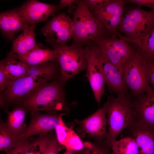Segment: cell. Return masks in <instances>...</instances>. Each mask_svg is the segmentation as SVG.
Listing matches in <instances>:
<instances>
[{"label": "cell", "instance_id": "32", "mask_svg": "<svg viewBox=\"0 0 154 154\" xmlns=\"http://www.w3.org/2000/svg\"><path fill=\"white\" fill-rule=\"evenodd\" d=\"M31 137L22 140L15 147L6 153V154H24L26 147L31 139Z\"/></svg>", "mask_w": 154, "mask_h": 154}, {"label": "cell", "instance_id": "17", "mask_svg": "<svg viewBox=\"0 0 154 154\" xmlns=\"http://www.w3.org/2000/svg\"><path fill=\"white\" fill-rule=\"evenodd\" d=\"M30 25L22 17L19 8L0 13V31L8 40H13L17 33Z\"/></svg>", "mask_w": 154, "mask_h": 154}, {"label": "cell", "instance_id": "5", "mask_svg": "<svg viewBox=\"0 0 154 154\" xmlns=\"http://www.w3.org/2000/svg\"><path fill=\"white\" fill-rule=\"evenodd\" d=\"M48 44L56 53L59 68L60 81L63 84L86 69L87 61L83 46L73 42L70 45L54 42Z\"/></svg>", "mask_w": 154, "mask_h": 154}, {"label": "cell", "instance_id": "21", "mask_svg": "<svg viewBox=\"0 0 154 154\" xmlns=\"http://www.w3.org/2000/svg\"><path fill=\"white\" fill-rule=\"evenodd\" d=\"M27 110L20 106L10 112H7L8 116L6 123L10 131L15 136L21 139L26 132L27 125L24 122Z\"/></svg>", "mask_w": 154, "mask_h": 154}, {"label": "cell", "instance_id": "34", "mask_svg": "<svg viewBox=\"0 0 154 154\" xmlns=\"http://www.w3.org/2000/svg\"><path fill=\"white\" fill-rule=\"evenodd\" d=\"M148 64V74L149 83L152 86H154V62L147 63Z\"/></svg>", "mask_w": 154, "mask_h": 154}, {"label": "cell", "instance_id": "2", "mask_svg": "<svg viewBox=\"0 0 154 154\" xmlns=\"http://www.w3.org/2000/svg\"><path fill=\"white\" fill-rule=\"evenodd\" d=\"M132 98L129 93L118 95L117 97L111 95L104 104L108 128L106 141L110 147L123 130L135 121Z\"/></svg>", "mask_w": 154, "mask_h": 154}, {"label": "cell", "instance_id": "30", "mask_svg": "<svg viewBox=\"0 0 154 154\" xmlns=\"http://www.w3.org/2000/svg\"><path fill=\"white\" fill-rule=\"evenodd\" d=\"M88 9L91 11L98 10L106 7L112 0H84Z\"/></svg>", "mask_w": 154, "mask_h": 154}, {"label": "cell", "instance_id": "39", "mask_svg": "<svg viewBox=\"0 0 154 154\" xmlns=\"http://www.w3.org/2000/svg\"><path fill=\"white\" fill-rule=\"evenodd\" d=\"M4 90L1 88H0V94H1Z\"/></svg>", "mask_w": 154, "mask_h": 154}, {"label": "cell", "instance_id": "3", "mask_svg": "<svg viewBox=\"0 0 154 154\" xmlns=\"http://www.w3.org/2000/svg\"><path fill=\"white\" fill-rule=\"evenodd\" d=\"M75 3L77 5L72 18L73 42L84 46L97 39L113 37L94 17L84 0H76Z\"/></svg>", "mask_w": 154, "mask_h": 154}, {"label": "cell", "instance_id": "29", "mask_svg": "<svg viewBox=\"0 0 154 154\" xmlns=\"http://www.w3.org/2000/svg\"><path fill=\"white\" fill-rule=\"evenodd\" d=\"M76 152V154H111L110 147L106 141L94 143L88 142L84 148Z\"/></svg>", "mask_w": 154, "mask_h": 154}, {"label": "cell", "instance_id": "38", "mask_svg": "<svg viewBox=\"0 0 154 154\" xmlns=\"http://www.w3.org/2000/svg\"><path fill=\"white\" fill-rule=\"evenodd\" d=\"M63 154H76V151L66 149V151Z\"/></svg>", "mask_w": 154, "mask_h": 154}, {"label": "cell", "instance_id": "4", "mask_svg": "<svg viewBox=\"0 0 154 154\" xmlns=\"http://www.w3.org/2000/svg\"><path fill=\"white\" fill-rule=\"evenodd\" d=\"M138 5L125 8L117 31L119 39L131 43L144 37L154 29V10L148 11Z\"/></svg>", "mask_w": 154, "mask_h": 154}, {"label": "cell", "instance_id": "20", "mask_svg": "<svg viewBox=\"0 0 154 154\" xmlns=\"http://www.w3.org/2000/svg\"><path fill=\"white\" fill-rule=\"evenodd\" d=\"M0 66L6 78L10 82L27 76L29 66L16 54L9 52L5 58L0 61Z\"/></svg>", "mask_w": 154, "mask_h": 154}, {"label": "cell", "instance_id": "1", "mask_svg": "<svg viewBox=\"0 0 154 154\" xmlns=\"http://www.w3.org/2000/svg\"><path fill=\"white\" fill-rule=\"evenodd\" d=\"M60 81L53 80L40 85L20 103L30 114L44 111L49 114L61 110L65 92Z\"/></svg>", "mask_w": 154, "mask_h": 154}, {"label": "cell", "instance_id": "37", "mask_svg": "<svg viewBox=\"0 0 154 154\" xmlns=\"http://www.w3.org/2000/svg\"><path fill=\"white\" fill-rule=\"evenodd\" d=\"M5 104L1 94H0V109L3 108L5 106Z\"/></svg>", "mask_w": 154, "mask_h": 154}, {"label": "cell", "instance_id": "7", "mask_svg": "<svg viewBox=\"0 0 154 154\" xmlns=\"http://www.w3.org/2000/svg\"><path fill=\"white\" fill-rule=\"evenodd\" d=\"M104 104L91 116L82 120L76 119L77 131L82 137H88L96 141H105L108 135V123Z\"/></svg>", "mask_w": 154, "mask_h": 154}, {"label": "cell", "instance_id": "31", "mask_svg": "<svg viewBox=\"0 0 154 154\" xmlns=\"http://www.w3.org/2000/svg\"><path fill=\"white\" fill-rule=\"evenodd\" d=\"M63 146L58 141L56 136H53L43 154H59Z\"/></svg>", "mask_w": 154, "mask_h": 154}, {"label": "cell", "instance_id": "26", "mask_svg": "<svg viewBox=\"0 0 154 154\" xmlns=\"http://www.w3.org/2000/svg\"><path fill=\"white\" fill-rule=\"evenodd\" d=\"M103 40L107 44L113 48L121 57L124 62L136 51L132 46L116 37H112Z\"/></svg>", "mask_w": 154, "mask_h": 154}, {"label": "cell", "instance_id": "35", "mask_svg": "<svg viewBox=\"0 0 154 154\" xmlns=\"http://www.w3.org/2000/svg\"><path fill=\"white\" fill-rule=\"evenodd\" d=\"M11 82L6 77L0 66V88L4 90Z\"/></svg>", "mask_w": 154, "mask_h": 154}, {"label": "cell", "instance_id": "25", "mask_svg": "<svg viewBox=\"0 0 154 154\" xmlns=\"http://www.w3.org/2000/svg\"><path fill=\"white\" fill-rule=\"evenodd\" d=\"M22 140L10 131L5 123L0 117V152H7L17 146Z\"/></svg>", "mask_w": 154, "mask_h": 154}, {"label": "cell", "instance_id": "15", "mask_svg": "<svg viewBox=\"0 0 154 154\" xmlns=\"http://www.w3.org/2000/svg\"><path fill=\"white\" fill-rule=\"evenodd\" d=\"M30 114L31 120L22 140L35 135H41L55 130L59 123L60 116L64 115L43 114L39 112Z\"/></svg>", "mask_w": 154, "mask_h": 154}, {"label": "cell", "instance_id": "11", "mask_svg": "<svg viewBox=\"0 0 154 154\" xmlns=\"http://www.w3.org/2000/svg\"><path fill=\"white\" fill-rule=\"evenodd\" d=\"M97 47V59L105 84L109 91L117 96L128 93V89L123 81L122 72L112 63L99 48Z\"/></svg>", "mask_w": 154, "mask_h": 154}, {"label": "cell", "instance_id": "24", "mask_svg": "<svg viewBox=\"0 0 154 154\" xmlns=\"http://www.w3.org/2000/svg\"><path fill=\"white\" fill-rule=\"evenodd\" d=\"M111 154H139V148L134 139L125 136L116 140L110 146Z\"/></svg>", "mask_w": 154, "mask_h": 154}, {"label": "cell", "instance_id": "16", "mask_svg": "<svg viewBox=\"0 0 154 154\" xmlns=\"http://www.w3.org/2000/svg\"><path fill=\"white\" fill-rule=\"evenodd\" d=\"M124 129L133 138L139 148V154H154V128L135 121Z\"/></svg>", "mask_w": 154, "mask_h": 154}, {"label": "cell", "instance_id": "18", "mask_svg": "<svg viewBox=\"0 0 154 154\" xmlns=\"http://www.w3.org/2000/svg\"><path fill=\"white\" fill-rule=\"evenodd\" d=\"M60 117L59 123L55 129L56 139L66 149L78 151L84 148L88 142H84L72 129L67 127Z\"/></svg>", "mask_w": 154, "mask_h": 154}, {"label": "cell", "instance_id": "8", "mask_svg": "<svg viewBox=\"0 0 154 154\" xmlns=\"http://www.w3.org/2000/svg\"><path fill=\"white\" fill-rule=\"evenodd\" d=\"M72 19L63 13L54 16L41 30L48 43L66 44L72 38Z\"/></svg>", "mask_w": 154, "mask_h": 154}, {"label": "cell", "instance_id": "12", "mask_svg": "<svg viewBox=\"0 0 154 154\" xmlns=\"http://www.w3.org/2000/svg\"><path fill=\"white\" fill-rule=\"evenodd\" d=\"M123 0H112L104 7L91 11L94 17L111 34L116 37L117 29L120 25L125 9Z\"/></svg>", "mask_w": 154, "mask_h": 154}, {"label": "cell", "instance_id": "33", "mask_svg": "<svg viewBox=\"0 0 154 154\" xmlns=\"http://www.w3.org/2000/svg\"><path fill=\"white\" fill-rule=\"evenodd\" d=\"M124 3H131L137 4L138 5L144 6L154 10V0H124Z\"/></svg>", "mask_w": 154, "mask_h": 154}, {"label": "cell", "instance_id": "22", "mask_svg": "<svg viewBox=\"0 0 154 154\" xmlns=\"http://www.w3.org/2000/svg\"><path fill=\"white\" fill-rule=\"evenodd\" d=\"M18 56L22 61L29 66L56 60V54L53 49L48 48H42L40 46L25 55Z\"/></svg>", "mask_w": 154, "mask_h": 154}, {"label": "cell", "instance_id": "23", "mask_svg": "<svg viewBox=\"0 0 154 154\" xmlns=\"http://www.w3.org/2000/svg\"><path fill=\"white\" fill-rule=\"evenodd\" d=\"M131 43L134 44L132 46L147 62H154V29Z\"/></svg>", "mask_w": 154, "mask_h": 154}, {"label": "cell", "instance_id": "28", "mask_svg": "<svg viewBox=\"0 0 154 154\" xmlns=\"http://www.w3.org/2000/svg\"><path fill=\"white\" fill-rule=\"evenodd\" d=\"M105 54L110 61L123 73L124 61L121 57L103 39H98L93 42Z\"/></svg>", "mask_w": 154, "mask_h": 154}, {"label": "cell", "instance_id": "14", "mask_svg": "<svg viewBox=\"0 0 154 154\" xmlns=\"http://www.w3.org/2000/svg\"><path fill=\"white\" fill-rule=\"evenodd\" d=\"M19 8L22 17L31 25L44 22L61 10L58 5L35 0L28 1Z\"/></svg>", "mask_w": 154, "mask_h": 154}, {"label": "cell", "instance_id": "9", "mask_svg": "<svg viewBox=\"0 0 154 154\" xmlns=\"http://www.w3.org/2000/svg\"><path fill=\"white\" fill-rule=\"evenodd\" d=\"M84 47L87 64L86 77L95 99L99 104L102 96L105 94V82L101 68L96 58L97 46L93 42Z\"/></svg>", "mask_w": 154, "mask_h": 154}, {"label": "cell", "instance_id": "27", "mask_svg": "<svg viewBox=\"0 0 154 154\" xmlns=\"http://www.w3.org/2000/svg\"><path fill=\"white\" fill-rule=\"evenodd\" d=\"M49 133L37 138H32L26 147L24 154H43L53 137Z\"/></svg>", "mask_w": 154, "mask_h": 154}, {"label": "cell", "instance_id": "36", "mask_svg": "<svg viewBox=\"0 0 154 154\" xmlns=\"http://www.w3.org/2000/svg\"><path fill=\"white\" fill-rule=\"evenodd\" d=\"M76 0H60L58 6L61 9L68 7H71Z\"/></svg>", "mask_w": 154, "mask_h": 154}, {"label": "cell", "instance_id": "10", "mask_svg": "<svg viewBox=\"0 0 154 154\" xmlns=\"http://www.w3.org/2000/svg\"><path fill=\"white\" fill-rule=\"evenodd\" d=\"M48 82L43 79L26 76L11 81L1 95L5 105L19 103L38 87Z\"/></svg>", "mask_w": 154, "mask_h": 154}, {"label": "cell", "instance_id": "13", "mask_svg": "<svg viewBox=\"0 0 154 154\" xmlns=\"http://www.w3.org/2000/svg\"><path fill=\"white\" fill-rule=\"evenodd\" d=\"M131 104L135 122L154 128V91L150 86L146 92L132 97Z\"/></svg>", "mask_w": 154, "mask_h": 154}, {"label": "cell", "instance_id": "19", "mask_svg": "<svg viewBox=\"0 0 154 154\" xmlns=\"http://www.w3.org/2000/svg\"><path fill=\"white\" fill-rule=\"evenodd\" d=\"M36 25H30L21 34L14 38L9 52L22 56L39 46L36 41L35 29Z\"/></svg>", "mask_w": 154, "mask_h": 154}, {"label": "cell", "instance_id": "6", "mask_svg": "<svg viewBox=\"0 0 154 154\" xmlns=\"http://www.w3.org/2000/svg\"><path fill=\"white\" fill-rule=\"evenodd\" d=\"M122 77L132 97L144 93L150 86L147 63L136 50L124 62Z\"/></svg>", "mask_w": 154, "mask_h": 154}]
</instances>
